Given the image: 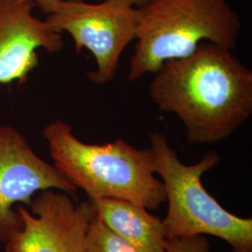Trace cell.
I'll use <instances>...</instances> for the list:
<instances>
[{
	"instance_id": "6",
	"label": "cell",
	"mask_w": 252,
	"mask_h": 252,
	"mask_svg": "<svg viewBox=\"0 0 252 252\" xmlns=\"http://www.w3.org/2000/svg\"><path fill=\"white\" fill-rule=\"evenodd\" d=\"M58 189L34 196L31 212L18 205L22 224L5 243V252H87V233L95 214L90 201L77 203Z\"/></svg>"
},
{
	"instance_id": "1",
	"label": "cell",
	"mask_w": 252,
	"mask_h": 252,
	"mask_svg": "<svg viewBox=\"0 0 252 252\" xmlns=\"http://www.w3.org/2000/svg\"><path fill=\"white\" fill-rule=\"evenodd\" d=\"M232 52L204 41L154 73L150 96L160 110L180 119L189 143L222 141L252 116V70Z\"/></svg>"
},
{
	"instance_id": "11",
	"label": "cell",
	"mask_w": 252,
	"mask_h": 252,
	"mask_svg": "<svg viewBox=\"0 0 252 252\" xmlns=\"http://www.w3.org/2000/svg\"><path fill=\"white\" fill-rule=\"evenodd\" d=\"M210 245L204 235L166 239L164 252H209Z\"/></svg>"
},
{
	"instance_id": "9",
	"label": "cell",
	"mask_w": 252,
	"mask_h": 252,
	"mask_svg": "<svg viewBox=\"0 0 252 252\" xmlns=\"http://www.w3.org/2000/svg\"><path fill=\"white\" fill-rule=\"evenodd\" d=\"M95 214L118 236L141 252H164L162 220L132 202L115 198L90 201Z\"/></svg>"
},
{
	"instance_id": "5",
	"label": "cell",
	"mask_w": 252,
	"mask_h": 252,
	"mask_svg": "<svg viewBox=\"0 0 252 252\" xmlns=\"http://www.w3.org/2000/svg\"><path fill=\"white\" fill-rule=\"evenodd\" d=\"M39 9L54 31L72 36L77 53L86 49L93 54L96 69L88 74L90 81L105 84L114 78L122 54L135 39L139 9L130 0H54Z\"/></svg>"
},
{
	"instance_id": "8",
	"label": "cell",
	"mask_w": 252,
	"mask_h": 252,
	"mask_svg": "<svg viewBox=\"0 0 252 252\" xmlns=\"http://www.w3.org/2000/svg\"><path fill=\"white\" fill-rule=\"evenodd\" d=\"M33 2L0 0V83L18 85L28 80L38 64L36 50L56 53L63 36L33 15Z\"/></svg>"
},
{
	"instance_id": "7",
	"label": "cell",
	"mask_w": 252,
	"mask_h": 252,
	"mask_svg": "<svg viewBox=\"0 0 252 252\" xmlns=\"http://www.w3.org/2000/svg\"><path fill=\"white\" fill-rule=\"evenodd\" d=\"M58 189L75 196L77 188L58 169L43 161L12 126H0V243L22 224L14 206L29 207L36 192Z\"/></svg>"
},
{
	"instance_id": "10",
	"label": "cell",
	"mask_w": 252,
	"mask_h": 252,
	"mask_svg": "<svg viewBox=\"0 0 252 252\" xmlns=\"http://www.w3.org/2000/svg\"><path fill=\"white\" fill-rule=\"evenodd\" d=\"M86 245L87 252H141L114 234L96 214L91 222Z\"/></svg>"
},
{
	"instance_id": "2",
	"label": "cell",
	"mask_w": 252,
	"mask_h": 252,
	"mask_svg": "<svg viewBox=\"0 0 252 252\" xmlns=\"http://www.w3.org/2000/svg\"><path fill=\"white\" fill-rule=\"evenodd\" d=\"M43 136L54 166L89 201L115 198L146 209H156L166 200L162 181L155 178L147 150H138L123 139L106 144H88L73 134L62 120L50 123Z\"/></svg>"
},
{
	"instance_id": "4",
	"label": "cell",
	"mask_w": 252,
	"mask_h": 252,
	"mask_svg": "<svg viewBox=\"0 0 252 252\" xmlns=\"http://www.w3.org/2000/svg\"><path fill=\"white\" fill-rule=\"evenodd\" d=\"M149 137V165L162 178L168 202L162 220L165 238L208 234L224 240L234 252H252V219L228 212L202 183L204 174L220 161V155L209 151L198 162L187 165L179 159L165 135L150 132Z\"/></svg>"
},
{
	"instance_id": "13",
	"label": "cell",
	"mask_w": 252,
	"mask_h": 252,
	"mask_svg": "<svg viewBox=\"0 0 252 252\" xmlns=\"http://www.w3.org/2000/svg\"><path fill=\"white\" fill-rule=\"evenodd\" d=\"M23 1H27V2H33L36 6L39 7L40 5H43L46 4L48 2H51V1H54V0H23Z\"/></svg>"
},
{
	"instance_id": "3",
	"label": "cell",
	"mask_w": 252,
	"mask_h": 252,
	"mask_svg": "<svg viewBox=\"0 0 252 252\" xmlns=\"http://www.w3.org/2000/svg\"><path fill=\"white\" fill-rule=\"evenodd\" d=\"M139 9L128 81L156 72L162 63L192 54L208 41L234 51L241 30L227 0H151Z\"/></svg>"
},
{
	"instance_id": "12",
	"label": "cell",
	"mask_w": 252,
	"mask_h": 252,
	"mask_svg": "<svg viewBox=\"0 0 252 252\" xmlns=\"http://www.w3.org/2000/svg\"><path fill=\"white\" fill-rule=\"evenodd\" d=\"M130 1L133 3V5L135 6L136 8H141V7L145 6L146 4H148L151 0H130Z\"/></svg>"
}]
</instances>
